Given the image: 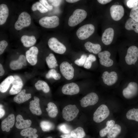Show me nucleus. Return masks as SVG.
Listing matches in <instances>:
<instances>
[{"instance_id": "obj_1", "label": "nucleus", "mask_w": 138, "mask_h": 138, "mask_svg": "<svg viewBox=\"0 0 138 138\" xmlns=\"http://www.w3.org/2000/svg\"><path fill=\"white\" fill-rule=\"evenodd\" d=\"M87 15L86 12L84 10L80 9H76L69 18L68 25L72 27L76 26L86 18Z\"/></svg>"}, {"instance_id": "obj_2", "label": "nucleus", "mask_w": 138, "mask_h": 138, "mask_svg": "<svg viewBox=\"0 0 138 138\" xmlns=\"http://www.w3.org/2000/svg\"><path fill=\"white\" fill-rule=\"evenodd\" d=\"M109 114L110 111L107 106L102 104L97 108L94 113L93 120L95 122L99 123L106 119Z\"/></svg>"}, {"instance_id": "obj_3", "label": "nucleus", "mask_w": 138, "mask_h": 138, "mask_svg": "<svg viewBox=\"0 0 138 138\" xmlns=\"http://www.w3.org/2000/svg\"><path fill=\"white\" fill-rule=\"evenodd\" d=\"M79 112V110L75 105H69L63 109L62 117L66 121H71L76 117Z\"/></svg>"}, {"instance_id": "obj_4", "label": "nucleus", "mask_w": 138, "mask_h": 138, "mask_svg": "<svg viewBox=\"0 0 138 138\" xmlns=\"http://www.w3.org/2000/svg\"><path fill=\"white\" fill-rule=\"evenodd\" d=\"M95 30L94 25L91 24H86L78 28L76 32V35L80 39H85L94 33Z\"/></svg>"}, {"instance_id": "obj_5", "label": "nucleus", "mask_w": 138, "mask_h": 138, "mask_svg": "<svg viewBox=\"0 0 138 138\" xmlns=\"http://www.w3.org/2000/svg\"><path fill=\"white\" fill-rule=\"evenodd\" d=\"M31 23V18L27 13L24 12L19 15L15 24V28L17 30H20L25 27L29 26Z\"/></svg>"}, {"instance_id": "obj_6", "label": "nucleus", "mask_w": 138, "mask_h": 138, "mask_svg": "<svg viewBox=\"0 0 138 138\" xmlns=\"http://www.w3.org/2000/svg\"><path fill=\"white\" fill-rule=\"evenodd\" d=\"M39 22L40 25L43 27L48 28H53L59 26V19L58 17L55 16H45L40 19Z\"/></svg>"}, {"instance_id": "obj_7", "label": "nucleus", "mask_w": 138, "mask_h": 138, "mask_svg": "<svg viewBox=\"0 0 138 138\" xmlns=\"http://www.w3.org/2000/svg\"><path fill=\"white\" fill-rule=\"evenodd\" d=\"M122 95L125 98L130 99L136 96L138 94V85L136 82H131L123 90Z\"/></svg>"}, {"instance_id": "obj_8", "label": "nucleus", "mask_w": 138, "mask_h": 138, "mask_svg": "<svg viewBox=\"0 0 138 138\" xmlns=\"http://www.w3.org/2000/svg\"><path fill=\"white\" fill-rule=\"evenodd\" d=\"M138 58V48L135 46H131L128 49L125 59L126 63L131 65L134 64Z\"/></svg>"}, {"instance_id": "obj_9", "label": "nucleus", "mask_w": 138, "mask_h": 138, "mask_svg": "<svg viewBox=\"0 0 138 138\" xmlns=\"http://www.w3.org/2000/svg\"><path fill=\"white\" fill-rule=\"evenodd\" d=\"M48 44L50 49L57 53L63 54L66 50L65 46L54 37H52L49 39Z\"/></svg>"}, {"instance_id": "obj_10", "label": "nucleus", "mask_w": 138, "mask_h": 138, "mask_svg": "<svg viewBox=\"0 0 138 138\" xmlns=\"http://www.w3.org/2000/svg\"><path fill=\"white\" fill-rule=\"evenodd\" d=\"M60 70L62 75L67 79L70 80L73 78L74 69L68 62L64 61L62 62L60 65Z\"/></svg>"}, {"instance_id": "obj_11", "label": "nucleus", "mask_w": 138, "mask_h": 138, "mask_svg": "<svg viewBox=\"0 0 138 138\" xmlns=\"http://www.w3.org/2000/svg\"><path fill=\"white\" fill-rule=\"evenodd\" d=\"M98 100L99 98L97 94L91 92L86 95L80 100V105L83 107L93 105L98 102Z\"/></svg>"}, {"instance_id": "obj_12", "label": "nucleus", "mask_w": 138, "mask_h": 138, "mask_svg": "<svg viewBox=\"0 0 138 138\" xmlns=\"http://www.w3.org/2000/svg\"><path fill=\"white\" fill-rule=\"evenodd\" d=\"M101 77L104 83L108 86H111L117 82L118 78L117 73L114 71L110 72L107 71L104 72Z\"/></svg>"}, {"instance_id": "obj_13", "label": "nucleus", "mask_w": 138, "mask_h": 138, "mask_svg": "<svg viewBox=\"0 0 138 138\" xmlns=\"http://www.w3.org/2000/svg\"><path fill=\"white\" fill-rule=\"evenodd\" d=\"M110 10L111 18L115 21L119 20L124 15V8L120 5H113L111 7Z\"/></svg>"}, {"instance_id": "obj_14", "label": "nucleus", "mask_w": 138, "mask_h": 138, "mask_svg": "<svg viewBox=\"0 0 138 138\" xmlns=\"http://www.w3.org/2000/svg\"><path fill=\"white\" fill-rule=\"evenodd\" d=\"M110 53L107 51H104L100 52L98 54L100 64L106 67L111 66L113 64V60L110 58Z\"/></svg>"}, {"instance_id": "obj_15", "label": "nucleus", "mask_w": 138, "mask_h": 138, "mask_svg": "<svg viewBox=\"0 0 138 138\" xmlns=\"http://www.w3.org/2000/svg\"><path fill=\"white\" fill-rule=\"evenodd\" d=\"M38 52V48L35 46L32 47L26 51V57L27 60L31 65H34L37 63Z\"/></svg>"}, {"instance_id": "obj_16", "label": "nucleus", "mask_w": 138, "mask_h": 138, "mask_svg": "<svg viewBox=\"0 0 138 138\" xmlns=\"http://www.w3.org/2000/svg\"><path fill=\"white\" fill-rule=\"evenodd\" d=\"M14 79L12 84V86L9 91V93L11 95L18 94L21 90L23 84L20 77L17 75L14 76Z\"/></svg>"}, {"instance_id": "obj_17", "label": "nucleus", "mask_w": 138, "mask_h": 138, "mask_svg": "<svg viewBox=\"0 0 138 138\" xmlns=\"http://www.w3.org/2000/svg\"><path fill=\"white\" fill-rule=\"evenodd\" d=\"M62 91L64 94L72 95L78 94L79 91V88L76 83H71L64 85Z\"/></svg>"}, {"instance_id": "obj_18", "label": "nucleus", "mask_w": 138, "mask_h": 138, "mask_svg": "<svg viewBox=\"0 0 138 138\" xmlns=\"http://www.w3.org/2000/svg\"><path fill=\"white\" fill-rule=\"evenodd\" d=\"M15 121L14 115L11 114L4 119L1 122V128L3 131L9 132L11 128L14 126Z\"/></svg>"}, {"instance_id": "obj_19", "label": "nucleus", "mask_w": 138, "mask_h": 138, "mask_svg": "<svg viewBox=\"0 0 138 138\" xmlns=\"http://www.w3.org/2000/svg\"><path fill=\"white\" fill-rule=\"evenodd\" d=\"M114 31L113 29L109 28L106 29L102 34L101 40L103 43L106 45L111 44L114 36Z\"/></svg>"}, {"instance_id": "obj_20", "label": "nucleus", "mask_w": 138, "mask_h": 138, "mask_svg": "<svg viewBox=\"0 0 138 138\" xmlns=\"http://www.w3.org/2000/svg\"><path fill=\"white\" fill-rule=\"evenodd\" d=\"M33 98L34 100L30 102L29 109L33 114L40 116L42 114L39 104L40 99L36 96H34Z\"/></svg>"}, {"instance_id": "obj_21", "label": "nucleus", "mask_w": 138, "mask_h": 138, "mask_svg": "<svg viewBox=\"0 0 138 138\" xmlns=\"http://www.w3.org/2000/svg\"><path fill=\"white\" fill-rule=\"evenodd\" d=\"M26 60L25 56L24 55H21L17 60L12 61L10 62V67L13 70L20 69L23 65L26 66Z\"/></svg>"}, {"instance_id": "obj_22", "label": "nucleus", "mask_w": 138, "mask_h": 138, "mask_svg": "<svg viewBox=\"0 0 138 138\" xmlns=\"http://www.w3.org/2000/svg\"><path fill=\"white\" fill-rule=\"evenodd\" d=\"M16 120L15 126L17 128L19 129H24L29 128L32 123L30 120L24 119L22 116L19 114L17 116Z\"/></svg>"}, {"instance_id": "obj_23", "label": "nucleus", "mask_w": 138, "mask_h": 138, "mask_svg": "<svg viewBox=\"0 0 138 138\" xmlns=\"http://www.w3.org/2000/svg\"><path fill=\"white\" fill-rule=\"evenodd\" d=\"M25 89L21 90L14 98V101L18 104L22 103L28 100L31 97L30 93H26Z\"/></svg>"}, {"instance_id": "obj_24", "label": "nucleus", "mask_w": 138, "mask_h": 138, "mask_svg": "<svg viewBox=\"0 0 138 138\" xmlns=\"http://www.w3.org/2000/svg\"><path fill=\"white\" fill-rule=\"evenodd\" d=\"M9 15L8 8L6 4L0 5V25H2L6 22Z\"/></svg>"}, {"instance_id": "obj_25", "label": "nucleus", "mask_w": 138, "mask_h": 138, "mask_svg": "<svg viewBox=\"0 0 138 138\" xmlns=\"http://www.w3.org/2000/svg\"><path fill=\"white\" fill-rule=\"evenodd\" d=\"M84 46L86 49L89 52L95 54H98L101 50V46L99 44L93 43L89 41L86 42Z\"/></svg>"}, {"instance_id": "obj_26", "label": "nucleus", "mask_w": 138, "mask_h": 138, "mask_svg": "<svg viewBox=\"0 0 138 138\" xmlns=\"http://www.w3.org/2000/svg\"><path fill=\"white\" fill-rule=\"evenodd\" d=\"M21 41L24 47H28L33 45L36 43V40L33 36L24 35L21 37Z\"/></svg>"}, {"instance_id": "obj_27", "label": "nucleus", "mask_w": 138, "mask_h": 138, "mask_svg": "<svg viewBox=\"0 0 138 138\" xmlns=\"http://www.w3.org/2000/svg\"><path fill=\"white\" fill-rule=\"evenodd\" d=\"M37 132L36 129L29 127L22 130L20 134L22 136L28 137V138H37L38 135L36 134Z\"/></svg>"}, {"instance_id": "obj_28", "label": "nucleus", "mask_w": 138, "mask_h": 138, "mask_svg": "<svg viewBox=\"0 0 138 138\" xmlns=\"http://www.w3.org/2000/svg\"><path fill=\"white\" fill-rule=\"evenodd\" d=\"M14 79V77L12 75H10L6 77L0 84V91L3 93L6 92L8 89Z\"/></svg>"}, {"instance_id": "obj_29", "label": "nucleus", "mask_w": 138, "mask_h": 138, "mask_svg": "<svg viewBox=\"0 0 138 138\" xmlns=\"http://www.w3.org/2000/svg\"><path fill=\"white\" fill-rule=\"evenodd\" d=\"M48 107L46 109L49 116L50 117H55L58 113V111L56 105L53 103L50 102L47 105Z\"/></svg>"}, {"instance_id": "obj_30", "label": "nucleus", "mask_w": 138, "mask_h": 138, "mask_svg": "<svg viewBox=\"0 0 138 138\" xmlns=\"http://www.w3.org/2000/svg\"><path fill=\"white\" fill-rule=\"evenodd\" d=\"M125 27L128 30H133L138 33V22L131 18L127 20L125 24Z\"/></svg>"}, {"instance_id": "obj_31", "label": "nucleus", "mask_w": 138, "mask_h": 138, "mask_svg": "<svg viewBox=\"0 0 138 138\" xmlns=\"http://www.w3.org/2000/svg\"><path fill=\"white\" fill-rule=\"evenodd\" d=\"M121 130V126L117 124H115L107 134V137L115 138L120 133Z\"/></svg>"}, {"instance_id": "obj_32", "label": "nucleus", "mask_w": 138, "mask_h": 138, "mask_svg": "<svg viewBox=\"0 0 138 138\" xmlns=\"http://www.w3.org/2000/svg\"><path fill=\"white\" fill-rule=\"evenodd\" d=\"M126 116L128 119L138 122V108H133L129 110Z\"/></svg>"}, {"instance_id": "obj_33", "label": "nucleus", "mask_w": 138, "mask_h": 138, "mask_svg": "<svg viewBox=\"0 0 138 138\" xmlns=\"http://www.w3.org/2000/svg\"><path fill=\"white\" fill-rule=\"evenodd\" d=\"M35 86L37 90H42L45 93H48L50 90L49 87L47 83L43 80H38L35 83Z\"/></svg>"}, {"instance_id": "obj_34", "label": "nucleus", "mask_w": 138, "mask_h": 138, "mask_svg": "<svg viewBox=\"0 0 138 138\" xmlns=\"http://www.w3.org/2000/svg\"><path fill=\"white\" fill-rule=\"evenodd\" d=\"M115 123V121L113 120L108 121L106 123V126L100 131L99 134L100 136L102 137L106 136Z\"/></svg>"}, {"instance_id": "obj_35", "label": "nucleus", "mask_w": 138, "mask_h": 138, "mask_svg": "<svg viewBox=\"0 0 138 138\" xmlns=\"http://www.w3.org/2000/svg\"><path fill=\"white\" fill-rule=\"evenodd\" d=\"M45 60L48 67L50 68H55L58 65L56 58L52 53L50 54L49 56L46 57Z\"/></svg>"}, {"instance_id": "obj_36", "label": "nucleus", "mask_w": 138, "mask_h": 138, "mask_svg": "<svg viewBox=\"0 0 138 138\" xmlns=\"http://www.w3.org/2000/svg\"><path fill=\"white\" fill-rule=\"evenodd\" d=\"M70 134L71 136L76 138H83L85 135V133L82 128L78 127L72 131Z\"/></svg>"}, {"instance_id": "obj_37", "label": "nucleus", "mask_w": 138, "mask_h": 138, "mask_svg": "<svg viewBox=\"0 0 138 138\" xmlns=\"http://www.w3.org/2000/svg\"><path fill=\"white\" fill-rule=\"evenodd\" d=\"M40 126L42 130L48 131L54 129V125L52 123L48 121H43L41 122Z\"/></svg>"}, {"instance_id": "obj_38", "label": "nucleus", "mask_w": 138, "mask_h": 138, "mask_svg": "<svg viewBox=\"0 0 138 138\" xmlns=\"http://www.w3.org/2000/svg\"><path fill=\"white\" fill-rule=\"evenodd\" d=\"M31 9L33 11L38 10L41 13H44L47 12L48 10L39 2H37L32 6Z\"/></svg>"}, {"instance_id": "obj_39", "label": "nucleus", "mask_w": 138, "mask_h": 138, "mask_svg": "<svg viewBox=\"0 0 138 138\" xmlns=\"http://www.w3.org/2000/svg\"><path fill=\"white\" fill-rule=\"evenodd\" d=\"M96 60V57L92 54H89L87 57L85 63L84 65V67L86 69L90 68L91 66L92 62Z\"/></svg>"}, {"instance_id": "obj_40", "label": "nucleus", "mask_w": 138, "mask_h": 138, "mask_svg": "<svg viewBox=\"0 0 138 138\" xmlns=\"http://www.w3.org/2000/svg\"><path fill=\"white\" fill-rule=\"evenodd\" d=\"M130 16L138 22V6L132 8L130 12Z\"/></svg>"}, {"instance_id": "obj_41", "label": "nucleus", "mask_w": 138, "mask_h": 138, "mask_svg": "<svg viewBox=\"0 0 138 138\" xmlns=\"http://www.w3.org/2000/svg\"><path fill=\"white\" fill-rule=\"evenodd\" d=\"M87 57L86 55L83 54L81 56L80 59H77L75 61V63L79 66H82L84 65Z\"/></svg>"}, {"instance_id": "obj_42", "label": "nucleus", "mask_w": 138, "mask_h": 138, "mask_svg": "<svg viewBox=\"0 0 138 138\" xmlns=\"http://www.w3.org/2000/svg\"><path fill=\"white\" fill-rule=\"evenodd\" d=\"M58 129L60 131L65 134L68 133L70 131L69 127L65 124L60 125L58 126Z\"/></svg>"}, {"instance_id": "obj_43", "label": "nucleus", "mask_w": 138, "mask_h": 138, "mask_svg": "<svg viewBox=\"0 0 138 138\" xmlns=\"http://www.w3.org/2000/svg\"><path fill=\"white\" fill-rule=\"evenodd\" d=\"M127 6L130 8H133L138 6V0H129L127 2Z\"/></svg>"}, {"instance_id": "obj_44", "label": "nucleus", "mask_w": 138, "mask_h": 138, "mask_svg": "<svg viewBox=\"0 0 138 138\" xmlns=\"http://www.w3.org/2000/svg\"><path fill=\"white\" fill-rule=\"evenodd\" d=\"M39 2L42 5L48 10H50L53 9V6L49 4L47 0H40Z\"/></svg>"}, {"instance_id": "obj_45", "label": "nucleus", "mask_w": 138, "mask_h": 138, "mask_svg": "<svg viewBox=\"0 0 138 138\" xmlns=\"http://www.w3.org/2000/svg\"><path fill=\"white\" fill-rule=\"evenodd\" d=\"M7 42L5 40H2L0 42V54H2L8 45Z\"/></svg>"}, {"instance_id": "obj_46", "label": "nucleus", "mask_w": 138, "mask_h": 138, "mask_svg": "<svg viewBox=\"0 0 138 138\" xmlns=\"http://www.w3.org/2000/svg\"><path fill=\"white\" fill-rule=\"evenodd\" d=\"M57 73L54 69H51L49 70L48 72L46 74V77L47 79H49L51 78H53Z\"/></svg>"}, {"instance_id": "obj_47", "label": "nucleus", "mask_w": 138, "mask_h": 138, "mask_svg": "<svg viewBox=\"0 0 138 138\" xmlns=\"http://www.w3.org/2000/svg\"><path fill=\"white\" fill-rule=\"evenodd\" d=\"M47 1L51 5L55 7L59 6L62 1L60 0H49Z\"/></svg>"}, {"instance_id": "obj_48", "label": "nucleus", "mask_w": 138, "mask_h": 138, "mask_svg": "<svg viewBox=\"0 0 138 138\" xmlns=\"http://www.w3.org/2000/svg\"><path fill=\"white\" fill-rule=\"evenodd\" d=\"M111 0H98V2L102 4H105L111 2Z\"/></svg>"}, {"instance_id": "obj_49", "label": "nucleus", "mask_w": 138, "mask_h": 138, "mask_svg": "<svg viewBox=\"0 0 138 138\" xmlns=\"http://www.w3.org/2000/svg\"><path fill=\"white\" fill-rule=\"evenodd\" d=\"M60 137L62 138H76L71 136L69 134H64L61 135Z\"/></svg>"}, {"instance_id": "obj_50", "label": "nucleus", "mask_w": 138, "mask_h": 138, "mask_svg": "<svg viewBox=\"0 0 138 138\" xmlns=\"http://www.w3.org/2000/svg\"><path fill=\"white\" fill-rule=\"evenodd\" d=\"M2 106L0 105V118H1L4 116L5 114V111L4 109L2 108Z\"/></svg>"}, {"instance_id": "obj_51", "label": "nucleus", "mask_w": 138, "mask_h": 138, "mask_svg": "<svg viewBox=\"0 0 138 138\" xmlns=\"http://www.w3.org/2000/svg\"><path fill=\"white\" fill-rule=\"evenodd\" d=\"M5 73L3 69L2 65L0 64V76H2Z\"/></svg>"}, {"instance_id": "obj_52", "label": "nucleus", "mask_w": 138, "mask_h": 138, "mask_svg": "<svg viewBox=\"0 0 138 138\" xmlns=\"http://www.w3.org/2000/svg\"><path fill=\"white\" fill-rule=\"evenodd\" d=\"M79 0H66V1L69 3H74L78 1H79Z\"/></svg>"}, {"instance_id": "obj_53", "label": "nucleus", "mask_w": 138, "mask_h": 138, "mask_svg": "<svg viewBox=\"0 0 138 138\" xmlns=\"http://www.w3.org/2000/svg\"><path fill=\"white\" fill-rule=\"evenodd\" d=\"M46 138H52V137L51 136L48 137Z\"/></svg>"}]
</instances>
